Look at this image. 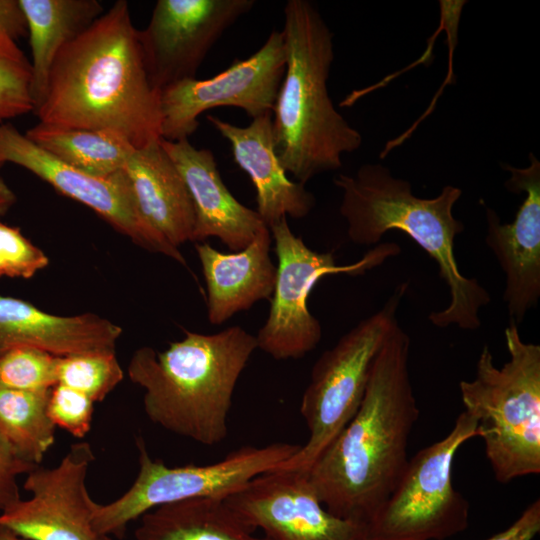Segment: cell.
Segmentation results:
<instances>
[{"instance_id":"1","label":"cell","mask_w":540,"mask_h":540,"mask_svg":"<svg viewBox=\"0 0 540 540\" xmlns=\"http://www.w3.org/2000/svg\"><path fill=\"white\" fill-rule=\"evenodd\" d=\"M34 113L45 124L114 131L135 149L162 139L160 93L127 1H116L60 50Z\"/></svg>"},{"instance_id":"2","label":"cell","mask_w":540,"mask_h":540,"mask_svg":"<svg viewBox=\"0 0 540 540\" xmlns=\"http://www.w3.org/2000/svg\"><path fill=\"white\" fill-rule=\"evenodd\" d=\"M409 335L398 326L378 352L359 409L307 471L333 515L368 523L396 487L419 417Z\"/></svg>"},{"instance_id":"3","label":"cell","mask_w":540,"mask_h":540,"mask_svg":"<svg viewBox=\"0 0 540 540\" xmlns=\"http://www.w3.org/2000/svg\"><path fill=\"white\" fill-rule=\"evenodd\" d=\"M257 349L240 326L213 334L185 331L164 351L138 348L127 373L143 388L146 416L165 430L206 446L225 440L235 387Z\"/></svg>"},{"instance_id":"4","label":"cell","mask_w":540,"mask_h":540,"mask_svg":"<svg viewBox=\"0 0 540 540\" xmlns=\"http://www.w3.org/2000/svg\"><path fill=\"white\" fill-rule=\"evenodd\" d=\"M333 182L343 193L340 214L353 243L374 245L387 231L399 230L436 261L450 303L429 315L433 325L465 330L481 326L479 311L490 303V295L475 278L460 272L454 252L455 238L464 231L452 213L461 189L447 185L434 198H420L408 181L392 176L380 164H364L355 175L339 174Z\"/></svg>"},{"instance_id":"5","label":"cell","mask_w":540,"mask_h":540,"mask_svg":"<svg viewBox=\"0 0 540 540\" xmlns=\"http://www.w3.org/2000/svg\"><path fill=\"white\" fill-rule=\"evenodd\" d=\"M282 34L285 72L272 111L277 158L297 182L342 166L362 136L335 108L327 88L334 60L333 33L306 0H288Z\"/></svg>"},{"instance_id":"6","label":"cell","mask_w":540,"mask_h":540,"mask_svg":"<svg viewBox=\"0 0 540 540\" xmlns=\"http://www.w3.org/2000/svg\"><path fill=\"white\" fill-rule=\"evenodd\" d=\"M505 341L510 358L501 368L485 345L475 378L459 383L464 411L476 419L486 458L503 484L540 473V346L524 342L513 321Z\"/></svg>"},{"instance_id":"7","label":"cell","mask_w":540,"mask_h":540,"mask_svg":"<svg viewBox=\"0 0 540 540\" xmlns=\"http://www.w3.org/2000/svg\"><path fill=\"white\" fill-rule=\"evenodd\" d=\"M407 284L385 305L344 334L315 362L300 404L309 436L279 469L307 472L359 409L373 362L399 326L396 311Z\"/></svg>"},{"instance_id":"8","label":"cell","mask_w":540,"mask_h":540,"mask_svg":"<svg viewBox=\"0 0 540 540\" xmlns=\"http://www.w3.org/2000/svg\"><path fill=\"white\" fill-rule=\"evenodd\" d=\"M138 474L116 500L98 504L93 525L101 534L122 538L130 522L164 504L197 498H225L253 478L279 469L300 445L275 442L243 446L222 460L207 464L169 467L154 460L141 436L136 438Z\"/></svg>"},{"instance_id":"9","label":"cell","mask_w":540,"mask_h":540,"mask_svg":"<svg viewBox=\"0 0 540 540\" xmlns=\"http://www.w3.org/2000/svg\"><path fill=\"white\" fill-rule=\"evenodd\" d=\"M478 437L477 421L461 412L451 431L419 450L368 523L371 540H445L468 526L469 502L452 483L459 448Z\"/></svg>"},{"instance_id":"10","label":"cell","mask_w":540,"mask_h":540,"mask_svg":"<svg viewBox=\"0 0 540 540\" xmlns=\"http://www.w3.org/2000/svg\"><path fill=\"white\" fill-rule=\"evenodd\" d=\"M275 243L277 276L269 314L256 337L257 349L275 360L299 359L311 352L322 337L320 322L307 305L308 297L323 277L345 273L360 275L399 254L396 243L379 244L359 261L338 265L331 252L310 249L283 218L269 227Z\"/></svg>"},{"instance_id":"11","label":"cell","mask_w":540,"mask_h":540,"mask_svg":"<svg viewBox=\"0 0 540 540\" xmlns=\"http://www.w3.org/2000/svg\"><path fill=\"white\" fill-rule=\"evenodd\" d=\"M282 31L273 30L251 56L235 59L211 78L185 79L160 92L161 138L189 139L198 117L217 107L242 109L252 119L272 114L285 72Z\"/></svg>"},{"instance_id":"12","label":"cell","mask_w":540,"mask_h":540,"mask_svg":"<svg viewBox=\"0 0 540 540\" xmlns=\"http://www.w3.org/2000/svg\"><path fill=\"white\" fill-rule=\"evenodd\" d=\"M254 5V0H158L148 25L139 30L152 86L160 93L196 78L213 45Z\"/></svg>"},{"instance_id":"13","label":"cell","mask_w":540,"mask_h":540,"mask_svg":"<svg viewBox=\"0 0 540 540\" xmlns=\"http://www.w3.org/2000/svg\"><path fill=\"white\" fill-rule=\"evenodd\" d=\"M94 453L88 442H77L53 468L38 465L27 474L31 493L0 514L3 524L30 540H113L93 525L99 503L86 486Z\"/></svg>"},{"instance_id":"14","label":"cell","mask_w":540,"mask_h":540,"mask_svg":"<svg viewBox=\"0 0 540 540\" xmlns=\"http://www.w3.org/2000/svg\"><path fill=\"white\" fill-rule=\"evenodd\" d=\"M224 500L264 540H371L366 523L325 509L307 472L259 475Z\"/></svg>"},{"instance_id":"15","label":"cell","mask_w":540,"mask_h":540,"mask_svg":"<svg viewBox=\"0 0 540 540\" xmlns=\"http://www.w3.org/2000/svg\"><path fill=\"white\" fill-rule=\"evenodd\" d=\"M529 159L525 168L503 165L510 174L506 188L526 193L514 221L502 224L497 213L485 206V241L505 274L504 301L516 324L540 297V162L532 153Z\"/></svg>"},{"instance_id":"16","label":"cell","mask_w":540,"mask_h":540,"mask_svg":"<svg viewBox=\"0 0 540 540\" xmlns=\"http://www.w3.org/2000/svg\"><path fill=\"white\" fill-rule=\"evenodd\" d=\"M123 171L149 251L186 265L179 247L192 241L195 212L188 189L161 139L136 149Z\"/></svg>"},{"instance_id":"17","label":"cell","mask_w":540,"mask_h":540,"mask_svg":"<svg viewBox=\"0 0 540 540\" xmlns=\"http://www.w3.org/2000/svg\"><path fill=\"white\" fill-rule=\"evenodd\" d=\"M0 154L5 162L32 172L149 250L137 217L131 186L123 170L106 177L89 175L46 152L9 123H0Z\"/></svg>"},{"instance_id":"18","label":"cell","mask_w":540,"mask_h":540,"mask_svg":"<svg viewBox=\"0 0 540 540\" xmlns=\"http://www.w3.org/2000/svg\"><path fill=\"white\" fill-rule=\"evenodd\" d=\"M161 145L178 169L193 202L192 241L218 238L232 252L247 247L268 227L258 212L239 202L229 191L209 149L196 148L188 139Z\"/></svg>"},{"instance_id":"19","label":"cell","mask_w":540,"mask_h":540,"mask_svg":"<svg viewBox=\"0 0 540 540\" xmlns=\"http://www.w3.org/2000/svg\"><path fill=\"white\" fill-rule=\"evenodd\" d=\"M207 119L229 142L234 161L250 177L256 190V211L268 228L287 216L300 219L310 213L314 195L305 184L291 181L277 158L272 114L254 118L246 127L214 116Z\"/></svg>"},{"instance_id":"20","label":"cell","mask_w":540,"mask_h":540,"mask_svg":"<svg viewBox=\"0 0 540 540\" xmlns=\"http://www.w3.org/2000/svg\"><path fill=\"white\" fill-rule=\"evenodd\" d=\"M122 329L96 314H49L31 303L0 296V355L16 347H32L58 357L115 352Z\"/></svg>"},{"instance_id":"21","label":"cell","mask_w":540,"mask_h":540,"mask_svg":"<svg viewBox=\"0 0 540 540\" xmlns=\"http://www.w3.org/2000/svg\"><path fill=\"white\" fill-rule=\"evenodd\" d=\"M272 236L263 228L244 249L221 252L209 243H197L207 288V317L212 325L229 320L260 300L270 299L277 266L270 257Z\"/></svg>"},{"instance_id":"22","label":"cell","mask_w":540,"mask_h":540,"mask_svg":"<svg viewBox=\"0 0 540 540\" xmlns=\"http://www.w3.org/2000/svg\"><path fill=\"white\" fill-rule=\"evenodd\" d=\"M19 4L31 48L35 110L45 96L58 53L103 14V6L97 0H19Z\"/></svg>"},{"instance_id":"23","label":"cell","mask_w":540,"mask_h":540,"mask_svg":"<svg viewBox=\"0 0 540 540\" xmlns=\"http://www.w3.org/2000/svg\"><path fill=\"white\" fill-rule=\"evenodd\" d=\"M134 540H264L224 498H197L153 508L140 517Z\"/></svg>"},{"instance_id":"24","label":"cell","mask_w":540,"mask_h":540,"mask_svg":"<svg viewBox=\"0 0 540 540\" xmlns=\"http://www.w3.org/2000/svg\"><path fill=\"white\" fill-rule=\"evenodd\" d=\"M24 135L62 162L96 177L123 170L136 150L124 136L110 130L66 128L39 122Z\"/></svg>"},{"instance_id":"25","label":"cell","mask_w":540,"mask_h":540,"mask_svg":"<svg viewBox=\"0 0 540 540\" xmlns=\"http://www.w3.org/2000/svg\"><path fill=\"white\" fill-rule=\"evenodd\" d=\"M50 390L0 386V433L22 459L34 465H40L55 442L56 426L47 410Z\"/></svg>"},{"instance_id":"26","label":"cell","mask_w":540,"mask_h":540,"mask_svg":"<svg viewBox=\"0 0 540 540\" xmlns=\"http://www.w3.org/2000/svg\"><path fill=\"white\" fill-rule=\"evenodd\" d=\"M123 376L115 352L80 353L58 358L57 384L86 395L94 403L103 401Z\"/></svg>"},{"instance_id":"27","label":"cell","mask_w":540,"mask_h":540,"mask_svg":"<svg viewBox=\"0 0 540 540\" xmlns=\"http://www.w3.org/2000/svg\"><path fill=\"white\" fill-rule=\"evenodd\" d=\"M32 67L16 41L0 36V123L34 110Z\"/></svg>"},{"instance_id":"28","label":"cell","mask_w":540,"mask_h":540,"mask_svg":"<svg viewBox=\"0 0 540 540\" xmlns=\"http://www.w3.org/2000/svg\"><path fill=\"white\" fill-rule=\"evenodd\" d=\"M58 356L32 347H16L0 355V386L36 391L57 384Z\"/></svg>"},{"instance_id":"29","label":"cell","mask_w":540,"mask_h":540,"mask_svg":"<svg viewBox=\"0 0 540 540\" xmlns=\"http://www.w3.org/2000/svg\"><path fill=\"white\" fill-rule=\"evenodd\" d=\"M47 410L56 427L76 438H84L91 429L94 402L67 386L56 384L51 388Z\"/></svg>"},{"instance_id":"30","label":"cell","mask_w":540,"mask_h":540,"mask_svg":"<svg viewBox=\"0 0 540 540\" xmlns=\"http://www.w3.org/2000/svg\"><path fill=\"white\" fill-rule=\"evenodd\" d=\"M0 263L5 276L29 279L44 269L49 259L19 228L0 221Z\"/></svg>"},{"instance_id":"31","label":"cell","mask_w":540,"mask_h":540,"mask_svg":"<svg viewBox=\"0 0 540 540\" xmlns=\"http://www.w3.org/2000/svg\"><path fill=\"white\" fill-rule=\"evenodd\" d=\"M38 465L22 459L0 433V511L1 513L22 498L17 479L28 474Z\"/></svg>"},{"instance_id":"32","label":"cell","mask_w":540,"mask_h":540,"mask_svg":"<svg viewBox=\"0 0 540 540\" xmlns=\"http://www.w3.org/2000/svg\"><path fill=\"white\" fill-rule=\"evenodd\" d=\"M540 531V500L533 501L506 530L486 540H533Z\"/></svg>"},{"instance_id":"33","label":"cell","mask_w":540,"mask_h":540,"mask_svg":"<svg viewBox=\"0 0 540 540\" xmlns=\"http://www.w3.org/2000/svg\"><path fill=\"white\" fill-rule=\"evenodd\" d=\"M27 35V23L19 0H0V36L13 40Z\"/></svg>"},{"instance_id":"34","label":"cell","mask_w":540,"mask_h":540,"mask_svg":"<svg viewBox=\"0 0 540 540\" xmlns=\"http://www.w3.org/2000/svg\"><path fill=\"white\" fill-rule=\"evenodd\" d=\"M16 196L5 181L0 178V216L15 203Z\"/></svg>"},{"instance_id":"35","label":"cell","mask_w":540,"mask_h":540,"mask_svg":"<svg viewBox=\"0 0 540 540\" xmlns=\"http://www.w3.org/2000/svg\"><path fill=\"white\" fill-rule=\"evenodd\" d=\"M0 540H30L17 534L9 527L0 524Z\"/></svg>"},{"instance_id":"36","label":"cell","mask_w":540,"mask_h":540,"mask_svg":"<svg viewBox=\"0 0 540 540\" xmlns=\"http://www.w3.org/2000/svg\"><path fill=\"white\" fill-rule=\"evenodd\" d=\"M5 276L4 269L2 264L0 263V277Z\"/></svg>"},{"instance_id":"37","label":"cell","mask_w":540,"mask_h":540,"mask_svg":"<svg viewBox=\"0 0 540 540\" xmlns=\"http://www.w3.org/2000/svg\"><path fill=\"white\" fill-rule=\"evenodd\" d=\"M5 163H6L5 160L3 159V157L0 154V167H2Z\"/></svg>"}]
</instances>
